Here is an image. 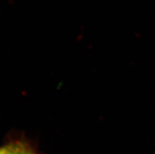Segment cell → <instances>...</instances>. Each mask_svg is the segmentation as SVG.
<instances>
[{"label": "cell", "mask_w": 155, "mask_h": 154, "mask_svg": "<svg viewBox=\"0 0 155 154\" xmlns=\"http://www.w3.org/2000/svg\"><path fill=\"white\" fill-rule=\"evenodd\" d=\"M0 154H40L28 141L17 139L0 146Z\"/></svg>", "instance_id": "cell-1"}]
</instances>
